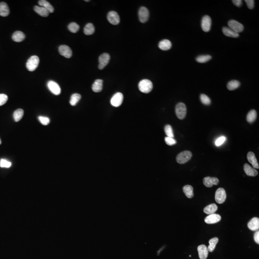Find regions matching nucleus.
<instances>
[{"mask_svg":"<svg viewBox=\"0 0 259 259\" xmlns=\"http://www.w3.org/2000/svg\"><path fill=\"white\" fill-rule=\"evenodd\" d=\"M139 90L141 92L148 94L151 91L153 87L152 83L148 79H143L139 82L138 85Z\"/></svg>","mask_w":259,"mask_h":259,"instance_id":"1","label":"nucleus"},{"mask_svg":"<svg viewBox=\"0 0 259 259\" xmlns=\"http://www.w3.org/2000/svg\"><path fill=\"white\" fill-rule=\"evenodd\" d=\"M39 62V58L37 56H32L28 60L26 67L29 71H34L38 67Z\"/></svg>","mask_w":259,"mask_h":259,"instance_id":"2","label":"nucleus"},{"mask_svg":"<svg viewBox=\"0 0 259 259\" xmlns=\"http://www.w3.org/2000/svg\"><path fill=\"white\" fill-rule=\"evenodd\" d=\"M192 157V153L189 151H184L180 153L177 156L176 160L178 163L180 164H183L186 163Z\"/></svg>","mask_w":259,"mask_h":259,"instance_id":"3","label":"nucleus"},{"mask_svg":"<svg viewBox=\"0 0 259 259\" xmlns=\"http://www.w3.org/2000/svg\"><path fill=\"white\" fill-rule=\"evenodd\" d=\"M175 112L177 117L180 120H183L186 117L187 113V108L184 104L179 103L176 105Z\"/></svg>","mask_w":259,"mask_h":259,"instance_id":"4","label":"nucleus"},{"mask_svg":"<svg viewBox=\"0 0 259 259\" xmlns=\"http://www.w3.org/2000/svg\"><path fill=\"white\" fill-rule=\"evenodd\" d=\"M227 194L223 188H220L217 190L215 194V200L217 203L222 204L226 201Z\"/></svg>","mask_w":259,"mask_h":259,"instance_id":"5","label":"nucleus"},{"mask_svg":"<svg viewBox=\"0 0 259 259\" xmlns=\"http://www.w3.org/2000/svg\"><path fill=\"white\" fill-rule=\"evenodd\" d=\"M124 100V96L121 93L115 94L110 100V103L114 107H118L122 104Z\"/></svg>","mask_w":259,"mask_h":259,"instance_id":"6","label":"nucleus"},{"mask_svg":"<svg viewBox=\"0 0 259 259\" xmlns=\"http://www.w3.org/2000/svg\"><path fill=\"white\" fill-rule=\"evenodd\" d=\"M138 15L140 21L142 23H145L149 19V11L145 7H141L139 9Z\"/></svg>","mask_w":259,"mask_h":259,"instance_id":"7","label":"nucleus"},{"mask_svg":"<svg viewBox=\"0 0 259 259\" xmlns=\"http://www.w3.org/2000/svg\"><path fill=\"white\" fill-rule=\"evenodd\" d=\"M228 28L236 32L239 33L242 32L244 30V27L242 24L236 20H230L228 22Z\"/></svg>","mask_w":259,"mask_h":259,"instance_id":"8","label":"nucleus"},{"mask_svg":"<svg viewBox=\"0 0 259 259\" xmlns=\"http://www.w3.org/2000/svg\"><path fill=\"white\" fill-rule=\"evenodd\" d=\"M110 59V56L107 53H104V54H101L99 56V59H98L99 64V65H98L99 69L102 70L103 69H104L105 67L109 64Z\"/></svg>","mask_w":259,"mask_h":259,"instance_id":"9","label":"nucleus"},{"mask_svg":"<svg viewBox=\"0 0 259 259\" xmlns=\"http://www.w3.org/2000/svg\"><path fill=\"white\" fill-rule=\"evenodd\" d=\"M212 20L210 17L205 16L203 17L202 20L201 27L202 30L205 32H208L211 29Z\"/></svg>","mask_w":259,"mask_h":259,"instance_id":"10","label":"nucleus"},{"mask_svg":"<svg viewBox=\"0 0 259 259\" xmlns=\"http://www.w3.org/2000/svg\"><path fill=\"white\" fill-rule=\"evenodd\" d=\"M107 18L109 22L113 25H117L120 22V17L116 12H109L107 16Z\"/></svg>","mask_w":259,"mask_h":259,"instance_id":"11","label":"nucleus"},{"mask_svg":"<svg viewBox=\"0 0 259 259\" xmlns=\"http://www.w3.org/2000/svg\"><path fill=\"white\" fill-rule=\"evenodd\" d=\"M47 85H48L49 90H50L55 95H59L60 94L61 89L60 87L57 83H56L54 81H50L48 82Z\"/></svg>","mask_w":259,"mask_h":259,"instance_id":"12","label":"nucleus"},{"mask_svg":"<svg viewBox=\"0 0 259 259\" xmlns=\"http://www.w3.org/2000/svg\"><path fill=\"white\" fill-rule=\"evenodd\" d=\"M59 53L66 58H70L72 56V50L67 45H61L59 48Z\"/></svg>","mask_w":259,"mask_h":259,"instance_id":"13","label":"nucleus"},{"mask_svg":"<svg viewBox=\"0 0 259 259\" xmlns=\"http://www.w3.org/2000/svg\"><path fill=\"white\" fill-rule=\"evenodd\" d=\"M219 183V179L215 177H205L203 179L204 184L208 188H211L213 185H217Z\"/></svg>","mask_w":259,"mask_h":259,"instance_id":"14","label":"nucleus"},{"mask_svg":"<svg viewBox=\"0 0 259 259\" xmlns=\"http://www.w3.org/2000/svg\"><path fill=\"white\" fill-rule=\"evenodd\" d=\"M221 219V217L218 214L213 213L206 217L205 222L208 224H213L219 222Z\"/></svg>","mask_w":259,"mask_h":259,"instance_id":"15","label":"nucleus"},{"mask_svg":"<svg viewBox=\"0 0 259 259\" xmlns=\"http://www.w3.org/2000/svg\"><path fill=\"white\" fill-rule=\"evenodd\" d=\"M199 258L200 259H206L208 257V248L205 245H201L197 248Z\"/></svg>","mask_w":259,"mask_h":259,"instance_id":"16","label":"nucleus"},{"mask_svg":"<svg viewBox=\"0 0 259 259\" xmlns=\"http://www.w3.org/2000/svg\"><path fill=\"white\" fill-rule=\"evenodd\" d=\"M247 159L248 161L251 164L254 168L259 169V166L254 154L252 152H249L247 154Z\"/></svg>","mask_w":259,"mask_h":259,"instance_id":"17","label":"nucleus"},{"mask_svg":"<svg viewBox=\"0 0 259 259\" xmlns=\"http://www.w3.org/2000/svg\"><path fill=\"white\" fill-rule=\"evenodd\" d=\"M248 228L252 231H257L259 228V219L258 217H253L248 224Z\"/></svg>","mask_w":259,"mask_h":259,"instance_id":"18","label":"nucleus"},{"mask_svg":"<svg viewBox=\"0 0 259 259\" xmlns=\"http://www.w3.org/2000/svg\"><path fill=\"white\" fill-rule=\"evenodd\" d=\"M244 170L247 175L251 177H255L258 175V171L253 168H251L248 164H245Z\"/></svg>","mask_w":259,"mask_h":259,"instance_id":"19","label":"nucleus"},{"mask_svg":"<svg viewBox=\"0 0 259 259\" xmlns=\"http://www.w3.org/2000/svg\"><path fill=\"white\" fill-rule=\"evenodd\" d=\"M222 31L224 34L227 37L234 38H237L239 37V33L236 32L228 27H224L222 28Z\"/></svg>","mask_w":259,"mask_h":259,"instance_id":"20","label":"nucleus"},{"mask_svg":"<svg viewBox=\"0 0 259 259\" xmlns=\"http://www.w3.org/2000/svg\"><path fill=\"white\" fill-rule=\"evenodd\" d=\"M10 13V10L8 5L5 2L0 3V16L6 17L8 16Z\"/></svg>","mask_w":259,"mask_h":259,"instance_id":"21","label":"nucleus"},{"mask_svg":"<svg viewBox=\"0 0 259 259\" xmlns=\"http://www.w3.org/2000/svg\"><path fill=\"white\" fill-rule=\"evenodd\" d=\"M103 81L101 79L96 80L94 83L92 87L93 91L96 93L101 92L103 89Z\"/></svg>","mask_w":259,"mask_h":259,"instance_id":"22","label":"nucleus"},{"mask_svg":"<svg viewBox=\"0 0 259 259\" xmlns=\"http://www.w3.org/2000/svg\"><path fill=\"white\" fill-rule=\"evenodd\" d=\"M25 38H26L25 35L21 31H16L13 34V40L15 42H17V43H20V42L23 41Z\"/></svg>","mask_w":259,"mask_h":259,"instance_id":"23","label":"nucleus"},{"mask_svg":"<svg viewBox=\"0 0 259 259\" xmlns=\"http://www.w3.org/2000/svg\"><path fill=\"white\" fill-rule=\"evenodd\" d=\"M159 49L163 50H169L172 47V43L169 40L164 39L159 42L158 44Z\"/></svg>","mask_w":259,"mask_h":259,"instance_id":"24","label":"nucleus"},{"mask_svg":"<svg viewBox=\"0 0 259 259\" xmlns=\"http://www.w3.org/2000/svg\"><path fill=\"white\" fill-rule=\"evenodd\" d=\"M39 5L48 10L50 13H52L54 11V7L52 6V5L49 2L46 0H40L39 1Z\"/></svg>","mask_w":259,"mask_h":259,"instance_id":"25","label":"nucleus"},{"mask_svg":"<svg viewBox=\"0 0 259 259\" xmlns=\"http://www.w3.org/2000/svg\"><path fill=\"white\" fill-rule=\"evenodd\" d=\"M183 191L187 198L191 199L194 197V189L193 187L191 185H187L186 186H184L183 188Z\"/></svg>","mask_w":259,"mask_h":259,"instance_id":"26","label":"nucleus"},{"mask_svg":"<svg viewBox=\"0 0 259 259\" xmlns=\"http://www.w3.org/2000/svg\"><path fill=\"white\" fill-rule=\"evenodd\" d=\"M34 9L35 11L37 13H38L41 17H48L49 13H50L48 10H46L45 8H44L43 7L35 6L34 8Z\"/></svg>","mask_w":259,"mask_h":259,"instance_id":"27","label":"nucleus"},{"mask_svg":"<svg viewBox=\"0 0 259 259\" xmlns=\"http://www.w3.org/2000/svg\"><path fill=\"white\" fill-rule=\"evenodd\" d=\"M218 207L216 204H211L205 207V209H204V212L205 213H206L207 215H210L215 213Z\"/></svg>","mask_w":259,"mask_h":259,"instance_id":"28","label":"nucleus"},{"mask_svg":"<svg viewBox=\"0 0 259 259\" xmlns=\"http://www.w3.org/2000/svg\"><path fill=\"white\" fill-rule=\"evenodd\" d=\"M257 112L254 109H252L249 112L247 115V120L250 124L254 122L257 118Z\"/></svg>","mask_w":259,"mask_h":259,"instance_id":"29","label":"nucleus"},{"mask_svg":"<svg viewBox=\"0 0 259 259\" xmlns=\"http://www.w3.org/2000/svg\"><path fill=\"white\" fill-rule=\"evenodd\" d=\"M218 241H219V239L217 237L212 238L209 240V245L208 247V251L209 252L212 253L213 250H215L216 245L217 243H218Z\"/></svg>","mask_w":259,"mask_h":259,"instance_id":"30","label":"nucleus"},{"mask_svg":"<svg viewBox=\"0 0 259 259\" xmlns=\"http://www.w3.org/2000/svg\"><path fill=\"white\" fill-rule=\"evenodd\" d=\"M240 85V83L239 81L237 80H232L228 83L227 88L228 90L232 91L239 88Z\"/></svg>","mask_w":259,"mask_h":259,"instance_id":"31","label":"nucleus"},{"mask_svg":"<svg viewBox=\"0 0 259 259\" xmlns=\"http://www.w3.org/2000/svg\"><path fill=\"white\" fill-rule=\"evenodd\" d=\"M24 112L23 109H17L14 112L13 114V119L15 120L16 122H18L19 120H21L23 117Z\"/></svg>","mask_w":259,"mask_h":259,"instance_id":"32","label":"nucleus"},{"mask_svg":"<svg viewBox=\"0 0 259 259\" xmlns=\"http://www.w3.org/2000/svg\"><path fill=\"white\" fill-rule=\"evenodd\" d=\"M94 27L92 23H88L85 26L83 32L86 35H91L94 33Z\"/></svg>","mask_w":259,"mask_h":259,"instance_id":"33","label":"nucleus"},{"mask_svg":"<svg viewBox=\"0 0 259 259\" xmlns=\"http://www.w3.org/2000/svg\"><path fill=\"white\" fill-rule=\"evenodd\" d=\"M81 98V96L79 94H73L71 97L70 103L72 106H75L79 102V100Z\"/></svg>","mask_w":259,"mask_h":259,"instance_id":"34","label":"nucleus"},{"mask_svg":"<svg viewBox=\"0 0 259 259\" xmlns=\"http://www.w3.org/2000/svg\"><path fill=\"white\" fill-rule=\"evenodd\" d=\"M211 59L212 57L210 55H206L199 56H198V57L196 58V61L197 62L203 64V63L207 62V61L210 60Z\"/></svg>","mask_w":259,"mask_h":259,"instance_id":"35","label":"nucleus"},{"mask_svg":"<svg viewBox=\"0 0 259 259\" xmlns=\"http://www.w3.org/2000/svg\"><path fill=\"white\" fill-rule=\"evenodd\" d=\"M68 29L71 32L76 33L77 32H78V30H79V28H80V27L75 22H72L68 25Z\"/></svg>","mask_w":259,"mask_h":259,"instance_id":"36","label":"nucleus"},{"mask_svg":"<svg viewBox=\"0 0 259 259\" xmlns=\"http://www.w3.org/2000/svg\"><path fill=\"white\" fill-rule=\"evenodd\" d=\"M200 99L202 103L205 105H209L211 103L210 98L205 94H201L200 96Z\"/></svg>","mask_w":259,"mask_h":259,"instance_id":"37","label":"nucleus"},{"mask_svg":"<svg viewBox=\"0 0 259 259\" xmlns=\"http://www.w3.org/2000/svg\"><path fill=\"white\" fill-rule=\"evenodd\" d=\"M164 130H165V133H166V135H167L168 137L173 138L174 136V135L173 131L172 128V127H171L170 125H166Z\"/></svg>","mask_w":259,"mask_h":259,"instance_id":"38","label":"nucleus"},{"mask_svg":"<svg viewBox=\"0 0 259 259\" xmlns=\"http://www.w3.org/2000/svg\"><path fill=\"white\" fill-rule=\"evenodd\" d=\"M38 118L40 123L43 125H47L50 122V120L48 117L40 116H39Z\"/></svg>","mask_w":259,"mask_h":259,"instance_id":"39","label":"nucleus"},{"mask_svg":"<svg viewBox=\"0 0 259 259\" xmlns=\"http://www.w3.org/2000/svg\"><path fill=\"white\" fill-rule=\"evenodd\" d=\"M12 163L6 159H2L0 161V167L2 168H9L11 166Z\"/></svg>","mask_w":259,"mask_h":259,"instance_id":"40","label":"nucleus"},{"mask_svg":"<svg viewBox=\"0 0 259 259\" xmlns=\"http://www.w3.org/2000/svg\"><path fill=\"white\" fill-rule=\"evenodd\" d=\"M165 141L166 143L168 146H172L175 145L177 143L176 140H175L172 137H165Z\"/></svg>","mask_w":259,"mask_h":259,"instance_id":"41","label":"nucleus"},{"mask_svg":"<svg viewBox=\"0 0 259 259\" xmlns=\"http://www.w3.org/2000/svg\"><path fill=\"white\" fill-rule=\"evenodd\" d=\"M8 96L4 94H0V106H2L6 103L8 100Z\"/></svg>","mask_w":259,"mask_h":259,"instance_id":"42","label":"nucleus"},{"mask_svg":"<svg viewBox=\"0 0 259 259\" xmlns=\"http://www.w3.org/2000/svg\"><path fill=\"white\" fill-rule=\"evenodd\" d=\"M226 140V137L222 136H221L216 140V141H215V145L217 146H221Z\"/></svg>","mask_w":259,"mask_h":259,"instance_id":"43","label":"nucleus"},{"mask_svg":"<svg viewBox=\"0 0 259 259\" xmlns=\"http://www.w3.org/2000/svg\"><path fill=\"white\" fill-rule=\"evenodd\" d=\"M245 2L247 3L248 8L250 9H253L254 7V1L253 0H246Z\"/></svg>","mask_w":259,"mask_h":259,"instance_id":"44","label":"nucleus"},{"mask_svg":"<svg viewBox=\"0 0 259 259\" xmlns=\"http://www.w3.org/2000/svg\"><path fill=\"white\" fill-rule=\"evenodd\" d=\"M234 5L237 7H240L242 5V1L241 0H233L232 1Z\"/></svg>","mask_w":259,"mask_h":259,"instance_id":"45","label":"nucleus"},{"mask_svg":"<svg viewBox=\"0 0 259 259\" xmlns=\"http://www.w3.org/2000/svg\"><path fill=\"white\" fill-rule=\"evenodd\" d=\"M254 239L256 243L259 244V231H257L254 235Z\"/></svg>","mask_w":259,"mask_h":259,"instance_id":"46","label":"nucleus"},{"mask_svg":"<svg viewBox=\"0 0 259 259\" xmlns=\"http://www.w3.org/2000/svg\"><path fill=\"white\" fill-rule=\"evenodd\" d=\"M85 1L87 2H90V1H89V0H86V1Z\"/></svg>","mask_w":259,"mask_h":259,"instance_id":"47","label":"nucleus"},{"mask_svg":"<svg viewBox=\"0 0 259 259\" xmlns=\"http://www.w3.org/2000/svg\"><path fill=\"white\" fill-rule=\"evenodd\" d=\"M1 143H2L1 140V139H0V145H1Z\"/></svg>","mask_w":259,"mask_h":259,"instance_id":"48","label":"nucleus"}]
</instances>
